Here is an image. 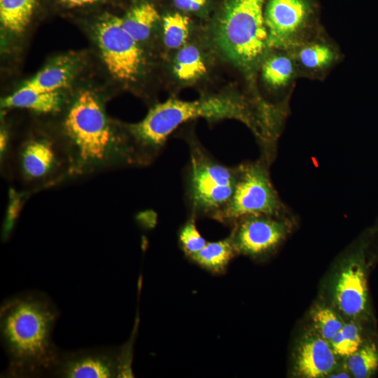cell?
Masks as SVG:
<instances>
[{
  "label": "cell",
  "mask_w": 378,
  "mask_h": 378,
  "mask_svg": "<svg viewBox=\"0 0 378 378\" xmlns=\"http://www.w3.org/2000/svg\"><path fill=\"white\" fill-rule=\"evenodd\" d=\"M55 118L68 149L74 180L122 167H138L126 125L112 122L99 97L82 90Z\"/></svg>",
  "instance_id": "cell-1"
},
{
  "label": "cell",
  "mask_w": 378,
  "mask_h": 378,
  "mask_svg": "<svg viewBox=\"0 0 378 378\" xmlns=\"http://www.w3.org/2000/svg\"><path fill=\"white\" fill-rule=\"evenodd\" d=\"M197 118L211 122L237 120L251 130L259 146L265 141L262 120L253 97L225 92L206 94L192 101L172 97L153 105L141 121L126 125L138 166L152 163L172 132L181 125Z\"/></svg>",
  "instance_id": "cell-2"
},
{
  "label": "cell",
  "mask_w": 378,
  "mask_h": 378,
  "mask_svg": "<svg viewBox=\"0 0 378 378\" xmlns=\"http://www.w3.org/2000/svg\"><path fill=\"white\" fill-rule=\"evenodd\" d=\"M59 312L46 295L28 292L1 306V338L13 377L51 375L62 351L52 336Z\"/></svg>",
  "instance_id": "cell-3"
},
{
  "label": "cell",
  "mask_w": 378,
  "mask_h": 378,
  "mask_svg": "<svg viewBox=\"0 0 378 378\" xmlns=\"http://www.w3.org/2000/svg\"><path fill=\"white\" fill-rule=\"evenodd\" d=\"M265 2L223 0L214 15L216 45L251 82L269 51L264 18Z\"/></svg>",
  "instance_id": "cell-4"
},
{
  "label": "cell",
  "mask_w": 378,
  "mask_h": 378,
  "mask_svg": "<svg viewBox=\"0 0 378 378\" xmlns=\"http://www.w3.org/2000/svg\"><path fill=\"white\" fill-rule=\"evenodd\" d=\"M3 172L29 195L74 180L71 159L54 125L13 144Z\"/></svg>",
  "instance_id": "cell-5"
},
{
  "label": "cell",
  "mask_w": 378,
  "mask_h": 378,
  "mask_svg": "<svg viewBox=\"0 0 378 378\" xmlns=\"http://www.w3.org/2000/svg\"><path fill=\"white\" fill-rule=\"evenodd\" d=\"M183 139L190 155L185 173L189 216L215 220L231 200L237 181V166L229 167L217 160L193 132H185Z\"/></svg>",
  "instance_id": "cell-6"
},
{
  "label": "cell",
  "mask_w": 378,
  "mask_h": 378,
  "mask_svg": "<svg viewBox=\"0 0 378 378\" xmlns=\"http://www.w3.org/2000/svg\"><path fill=\"white\" fill-rule=\"evenodd\" d=\"M237 168V181L231 200L216 220L232 225L248 215L293 214L279 197L270 178V166L262 158L241 163Z\"/></svg>",
  "instance_id": "cell-7"
},
{
  "label": "cell",
  "mask_w": 378,
  "mask_h": 378,
  "mask_svg": "<svg viewBox=\"0 0 378 378\" xmlns=\"http://www.w3.org/2000/svg\"><path fill=\"white\" fill-rule=\"evenodd\" d=\"M368 234L365 230L343 253L330 284L333 307L342 316L358 322L371 316L368 276Z\"/></svg>",
  "instance_id": "cell-8"
},
{
  "label": "cell",
  "mask_w": 378,
  "mask_h": 378,
  "mask_svg": "<svg viewBox=\"0 0 378 378\" xmlns=\"http://www.w3.org/2000/svg\"><path fill=\"white\" fill-rule=\"evenodd\" d=\"M94 18L97 42L108 70L123 83H137L146 67L140 43L125 29L121 15L106 9Z\"/></svg>",
  "instance_id": "cell-9"
},
{
  "label": "cell",
  "mask_w": 378,
  "mask_h": 378,
  "mask_svg": "<svg viewBox=\"0 0 378 378\" xmlns=\"http://www.w3.org/2000/svg\"><path fill=\"white\" fill-rule=\"evenodd\" d=\"M264 18L269 50L292 51L320 32L312 0H266Z\"/></svg>",
  "instance_id": "cell-10"
},
{
  "label": "cell",
  "mask_w": 378,
  "mask_h": 378,
  "mask_svg": "<svg viewBox=\"0 0 378 378\" xmlns=\"http://www.w3.org/2000/svg\"><path fill=\"white\" fill-rule=\"evenodd\" d=\"M297 225L295 216L252 214L235 221L229 236L239 255L262 260L274 254Z\"/></svg>",
  "instance_id": "cell-11"
},
{
  "label": "cell",
  "mask_w": 378,
  "mask_h": 378,
  "mask_svg": "<svg viewBox=\"0 0 378 378\" xmlns=\"http://www.w3.org/2000/svg\"><path fill=\"white\" fill-rule=\"evenodd\" d=\"M130 347L62 351L51 375L64 378H113L131 374Z\"/></svg>",
  "instance_id": "cell-12"
},
{
  "label": "cell",
  "mask_w": 378,
  "mask_h": 378,
  "mask_svg": "<svg viewBox=\"0 0 378 378\" xmlns=\"http://www.w3.org/2000/svg\"><path fill=\"white\" fill-rule=\"evenodd\" d=\"M339 358L330 342L310 328L295 343L292 374L300 378L328 377L339 368Z\"/></svg>",
  "instance_id": "cell-13"
},
{
  "label": "cell",
  "mask_w": 378,
  "mask_h": 378,
  "mask_svg": "<svg viewBox=\"0 0 378 378\" xmlns=\"http://www.w3.org/2000/svg\"><path fill=\"white\" fill-rule=\"evenodd\" d=\"M299 76L312 78L323 77L340 59L335 45L320 31L290 51Z\"/></svg>",
  "instance_id": "cell-14"
},
{
  "label": "cell",
  "mask_w": 378,
  "mask_h": 378,
  "mask_svg": "<svg viewBox=\"0 0 378 378\" xmlns=\"http://www.w3.org/2000/svg\"><path fill=\"white\" fill-rule=\"evenodd\" d=\"M258 72L261 80L273 94L281 96L288 102L295 78L299 76L298 67L290 51L270 49L262 60Z\"/></svg>",
  "instance_id": "cell-15"
},
{
  "label": "cell",
  "mask_w": 378,
  "mask_h": 378,
  "mask_svg": "<svg viewBox=\"0 0 378 378\" xmlns=\"http://www.w3.org/2000/svg\"><path fill=\"white\" fill-rule=\"evenodd\" d=\"M67 102L60 92H43L23 85L1 101L2 109H25L39 116L55 118Z\"/></svg>",
  "instance_id": "cell-16"
},
{
  "label": "cell",
  "mask_w": 378,
  "mask_h": 378,
  "mask_svg": "<svg viewBox=\"0 0 378 378\" xmlns=\"http://www.w3.org/2000/svg\"><path fill=\"white\" fill-rule=\"evenodd\" d=\"M121 18L125 29L141 43L161 22L162 14L155 0H131Z\"/></svg>",
  "instance_id": "cell-17"
},
{
  "label": "cell",
  "mask_w": 378,
  "mask_h": 378,
  "mask_svg": "<svg viewBox=\"0 0 378 378\" xmlns=\"http://www.w3.org/2000/svg\"><path fill=\"white\" fill-rule=\"evenodd\" d=\"M209 63L205 52L196 43L188 42L176 50L172 62L174 78L183 85L201 80L207 74Z\"/></svg>",
  "instance_id": "cell-18"
},
{
  "label": "cell",
  "mask_w": 378,
  "mask_h": 378,
  "mask_svg": "<svg viewBox=\"0 0 378 378\" xmlns=\"http://www.w3.org/2000/svg\"><path fill=\"white\" fill-rule=\"evenodd\" d=\"M237 255L231 238L228 236L219 241L207 242L202 250L188 258L212 274H221Z\"/></svg>",
  "instance_id": "cell-19"
},
{
  "label": "cell",
  "mask_w": 378,
  "mask_h": 378,
  "mask_svg": "<svg viewBox=\"0 0 378 378\" xmlns=\"http://www.w3.org/2000/svg\"><path fill=\"white\" fill-rule=\"evenodd\" d=\"M47 0H0V21L4 29L18 34L24 31Z\"/></svg>",
  "instance_id": "cell-20"
},
{
  "label": "cell",
  "mask_w": 378,
  "mask_h": 378,
  "mask_svg": "<svg viewBox=\"0 0 378 378\" xmlns=\"http://www.w3.org/2000/svg\"><path fill=\"white\" fill-rule=\"evenodd\" d=\"M190 17L174 9L162 15V38L167 49L177 50L188 42L191 29Z\"/></svg>",
  "instance_id": "cell-21"
},
{
  "label": "cell",
  "mask_w": 378,
  "mask_h": 378,
  "mask_svg": "<svg viewBox=\"0 0 378 378\" xmlns=\"http://www.w3.org/2000/svg\"><path fill=\"white\" fill-rule=\"evenodd\" d=\"M71 76V67L59 62L46 66L24 85L43 92H60Z\"/></svg>",
  "instance_id": "cell-22"
},
{
  "label": "cell",
  "mask_w": 378,
  "mask_h": 378,
  "mask_svg": "<svg viewBox=\"0 0 378 378\" xmlns=\"http://www.w3.org/2000/svg\"><path fill=\"white\" fill-rule=\"evenodd\" d=\"M346 368L351 377L369 378L378 370V344L366 342L346 358Z\"/></svg>",
  "instance_id": "cell-23"
},
{
  "label": "cell",
  "mask_w": 378,
  "mask_h": 378,
  "mask_svg": "<svg viewBox=\"0 0 378 378\" xmlns=\"http://www.w3.org/2000/svg\"><path fill=\"white\" fill-rule=\"evenodd\" d=\"M309 316L311 328L328 342L344 324L340 314L334 307L326 304H316Z\"/></svg>",
  "instance_id": "cell-24"
},
{
  "label": "cell",
  "mask_w": 378,
  "mask_h": 378,
  "mask_svg": "<svg viewBox=\"0 0 378 378\" xmlns=\"http://www.w3.org/2000/svg\"><path fill=\"white\" fill-rule=\"evenodd\" d=\"M337 356L347 358L365 342L361 323L348 320L341 330L329 341Z\"/></svg>",
  "instance_id": "cell-25"
},
{
  "label": "cell",
  "mask_w": 378,
  "mask_h": 378,
  "mask_svg": "<svg viewBox=\"0 0 378 378\" xmlns=\"http://www.w3.org/2000/svg\"><path fill=\"white\" fill-rule=\"evenodd\" d=\"M195 220L189 216L178 234L179 246L187 258L202 250L207 243L197 230Z\"/></svg>",
  "instance_id": "cell-26"
},
{
  "label": "cell",
  "mask_w": 378,
  "mask_h": 378,
  "mask_svg": "<svg viewBox=\"0 0 378 378\" xmlns=\"http://www.w3.org/2000/svg\"><path fill=\"white\" fill-rule=\"evenodd\" d=\"M117 0H47L58 10L67 13L101 11Z\"/></svg>",
  "instance_id": "cell-27"
},
{
  "label": "cell",
  "mask_w": 378,
  "mask_h": 378,
  "mask_svg": "<svg viewBox=\"0 0 378 378\" xmlns=\"http://www.w3.org/2000/svg\"><path fill=\"white\" fill-rule=\"evenodd\" d=\"M173 9L189 16H206L213 10L216 0H170Z\"/></svg>",
  "instance_id": "cell-28"
},
{
  "label": "cell",
  "mask_w": 378,
  "mask_h": 378,
  "mask_svg": "<svg viewBox=\"0 0 378 378\" xmlns=\"http://www.w3.org/2000/svg\"><path fill=\"white\" fill-rule=\"evenodd\" d=\"M368 234V254L378 257V216L374 225L367 230Z\"/></svg>",
  "instance_id": "cell-29"
},
{
  "label": "cell",
  "mask_w": 378,
  "mask_h": 378,
  "mask_svg": "<svg viewBox=\"0 0 378 378\" xmlns=\"http://www.w3.org/2000/svg\"><path fill=\"white\" fill-rule=\"evenodd\" d=\"M351 377V374H350V372H349L348 370L346 371H344V370H339V368H338L337 370H335L332 374H330L328 377H334V378L346 377V378H349V377Z\"/></svg>",
  "instance_id": "cell-30"
}]
</instances>
